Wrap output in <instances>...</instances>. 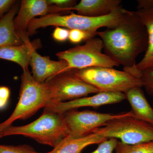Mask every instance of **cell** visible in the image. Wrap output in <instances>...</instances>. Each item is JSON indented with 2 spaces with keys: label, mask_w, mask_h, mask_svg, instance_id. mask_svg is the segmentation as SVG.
Segmentation results:
<instances>
[{
  "label": "cell",
  "mask_w": 153,
  "mask_h": 153,
  "mask_svg": "<svg viewBox=\"0 0 153 153\" xmlns=\"http://www.w3.org/2000/svg\"><path fill=\"white\" fill-rule=\"evenodd\" d=\"M103 43L105 54L123 66L124 71L141 78L136 60L148 47L146 29L136 12L126 10L116 25L97 32Z\"/></svg>",
  "instance_id": "1"
},
{
  "label": "cell",
  "mask_w": 153,
  "mask_h": 153,
  "mask_svg": "<svg viewBox=\"0 0 153 153\" xmlns=\"http://www.w3.org/2000/svg\"><path fill=\"white\" fill-rule=\"evenodd\" d=\"M13 135L23 136L55 148L68 136L64 114L44 108L41 116L33 122L5 129L0 133V138Z\"/></svg>",
  "instance_id": "2"
},
{
  "label": "cell",
  "mask_w": 153,
  "mask_h": 153,
  "mask_svg": "<svg viewBox=\"0 0 153 153\" xmlns=\"http://www.w3.org/2000/svg\"><path fill=\"white\" fill-rule=\"evenodd\" d=\"M21 80L19 101L10 117L0 123V133L15 121L27 119L52 102V92L48 83L36 81L29 68L23 70Z\"/></svg>",
  "instance_id": "3"
},
{
  "label": "cell",
  "mask_w": 153,
  "mask_h": 153,
  "mask_svg": "<svg viewBox=\"0 0 153 153\" xmlns=\"http://www.w3.org/2000/svg\"><path fill=\"white\" fill-rule=\"evenodd\" d=\"M125 10L121 7L107 16L100 17L85 16L73 13L65 16L49 14L32 20L28 25L27 32L29 36L33 35L39 28L54 26L70 30H81L96 36L100 28L110 27L116 25L122 18Z\"/></svg>",
  "instance_id": "4"
},
{
  "label": "cell",
  "mask_w": 153,
  "mask_h": 153,
  "mask_svg": "<svg viewBox=\"0 0 153 153\" xmlns=\"http://www.w3.org/2000/svg\"><path fill=\"white\" fill-rule=\"evenodd\" d=\"M73 70L76 78L92 85L100 92L125 94L134 88L143 87L140 78L124 70L102 67Z\"/></svg>",
  "instance_id": "5"
},
{
  "label": "cell",
  "mask_w": 153,
  "mask_h": 153,
  "mask_svg": "<svg viewBox=\"0 0 153 153\" xmlns=\"http://www.w3.org/2000/svg\"><path fill=\"white\" fill-rule=\"evenodd\" d=\"M103 48L101 38L94 37L86 41L84 45L57 52L56 55L59 59L65 60L68 63L66 71L90 67L113 68L120 66L109 56L102 53Z\"/></svg>",
  "instance_id": "6"
},
{
  "label": "cell",
  "mask_w": 153,
  "mask_h": 153,
  "mask_svg": "<svg viewBox=\"0 0 153 153\" xmlns=\"http://www.w3.org/2000/svg\"><path fill=\"white\" fill-rule=\"evenodd\" d=\"M93 131L126 144L153 141V126L133 116L111 120Z\"/></svg>",
  "instance_id": "7"
},
{
  "label": "cell",
  "mask_w": 153,
  "mask_h": 153,
  "mask_svg": "<svg viewBox=\"0 0 153 153\" xmlns=\"http://www.w3.org/2000/svg\"><path fill=\"white\" fill-rule=\"evenodd\" d=\"M64 114L68 130V136L66 138L68 139L80 137L91 133L111 120L125 117H134L131 111L114 114L74 109L69 111Z\"/></svg>",
  "instance_id": "8"
},
{
  "label": "cell",
  "mask_w": 153,
  "mask_h": 153,
  "mask_svg": "<svg viewBox=\"0 0 153 153\" xmlns=\"http://www.w3.org/2000/svg\"><path fill=\"white\" fill-rule=\"evenodd\" d=\"M46 82L52 92L51 103L71 101L100 92L92 85L76 78L73 69L52 76Z\"/></svg>",
  "instance_id": "9"
},
{
  "label": "cell",
  "mask_w": 153,
  "mask_h": 153,
  "mask_svg": "<svg viewBox=\"0 0 153 153\" xmlns=\"http://www.w3.org/2000/svg\"><path fill=\"white\" fill-rule=\"evenodd\" d=\"M59 8L50 5L47 0H23L17 16L14 19L15 30L24 43L31 42L27 29L30 22L38 16L57 14Z\"/></svg>",
  "instance_id": "10"
},
{
  "label": "cell",
  "mask_w": 153,
  "mask_h": 153,
  "mask_svg": "<svg viewBox=\"0 0 153 153\" xmlns=\"http://www.w3.org/2000/svg\"><path fill=\"white\" fill-rule=\"evenodd\" d=\"M126 99V95L124 93L99 92L88 97H84L71 101L50 103L44 108L54 112L64 114L69 111L83 107L96 108L119 103Z\"/></svg>",
  "instance_id": "11"
},
{
  "label": "cell",
  "mask_w": 153,
  "mask_h": 153,
  "mask_svg": "<svg viewBox=\"0 0 153 153\" xmlns=\"http://www.w3.org/2000/svg\"><path fill=\"white\" fill-rule=\"evenodd\" d=\"M29 65L32 69L33 78L39 83L67 71L68 63L64 60L55 61L48 56H42L34 49L31 54Z\"/></svg>",
  "instance_id": "12"
},
{
  "label": "cell",
  "mask_w": 153,
  "mask_h": 153,
  "mask_svg": "<svg viewBox=\"0 0 153 153\" xmlns=\"http://www.w3.org/2000/svg\"><path fill=\"white\" fill-rule=\"evenodd\" d=\"M121 0H81L70 9L75 10L80 16L100 17L107 16L120 9Z\"/></svg>",
  "instance_id": "13"
},
{
  "label": "cell",
  "mask_w": 153,
  "mask_h": 153,
  "mask_svg": "<svg viewBox=\"0 0 153 153\" xmlns=\"http://www.w3.org/2000/svg\"><path fill=\"white\" fill-rule=\"evenodd\" d=\"M126 99L131 107L134 117L153 126V108L149 103L141 88L136 87L125 93Z\"/></svg>",
  "instance_id": "14"
},
{
  "label": "cell",
  "mask_w": 153,
  "mask_h": 153,
  "mask_svg": "<svg viewBox=\"0 0 153 153\" xmlns=\"http://www.w3.org/2000/svg\"><path fill=\"white\" fill-rule=\"evenodd\" d=\"M40 47L38 42L25 43L21 45H9L0 47V59L19 64L23 70L28 69L30 57L34 49Z\"/></svg>",
  "instance_id": "15"
},
{
  "label": "cell",
  "mask_w": 153,
  "mask_h": 153,
  "mask_svg": "<svg viewBox=\"0 0 153 153\" xmlns=\"http://www.w3.org/2000/svg\"><path fill=\"white\" fill-rule=\"evenodd\" d=\"M146 29L148 34V47L144 56L137 63L138 71L142 73L153 69V9H138L136 11Z\"/></svg>",
  "instance_id": "16"
},
{
  "label": "cell",
  "mask_w": 153,
  "mask_h": 153,
  "mask_svg": "<svg viewBox=\"0 0 153 153\" xmlns=\"http://www.w3.org/2000/svg\"><path fill=\"white\" fill-rule=\"evenodd\" d=\"M108 139L96 132H93L80 137L65 138L50 152L46 153H81L88 146L100 144Z\"/></svg>",
  "instance_id": "17"
},
{
  "label": "cell",
  "mask_w": 153,
  "mask_h": 153,
  "mask_svg": "<svg viewBox=\"0 0 153 153\" xmlns=\"http://www.w3.org/2000/svg\"><path fill=\"white\" fill-rule=\"evenodd\" d=\"M19 6L16 3L10 10L0 18V47L25 44L15 30L14 19Z\"/></svg>",
  "instance_id": "18"
},
{
  "label": "cell",
  "mask_w": 153,
  "mask_h": 153,
  "mask_svg": "<svg viewBox=\"0 0 153 153\" xmlns=\"http://www.w3.org/2000/svg\"><path fill=\"white\" fill-rule=\"evenodd\" d=\"M115 153H153V141L128 145L118 141Z\"/></svg>",
  "instance_id": "19"
},
{
  "label": "cell",
  "mask_w": 153,
  "mask_h": 153,
  "mask_svg": "<svg viewBox=\"0 0 153 153\" xmlns=\"http://www.w3.org/2000/svg\"><path fill=\"white\" fill-rule=\"evenodd\" d=\"M0 153H42L36 151L28 145H5L0 144Z\"/></svg>",
  "instance_id": "20"
},
{
  "label": "cell",
  "mask_w": 153,
  "mask_h": 153,
  "mask_svg": "<svg viewBox=\"0 0 153 153\" xmlns=\"http://www.w3.org/2000/svg\"><path fill=\"white\" fill-rule=\"evenodd\" d=\"M117 139L115 138L108 139L99 144L98 146L90 153H113L117 145Z\"/></svg>",
  "instance_id": "21"
},
{
  "label": "cell",
  "mask_w": 153,
  "mask_h": 153,
  "mask_svg": "<svg viewBox=\"0 0 153 153\" xmlns=\"http://www.w3.org/2000/svg\"><path fill=\"white\" fill-rule=\"evenodd\" d=\"M95 36L84 31L78 30H69L68 39L71 43L77 44L82 41H87Z\"/></svg>",
  "instance_id": "22"
},
{
  "label": "cell",
  "mask_w": 153,
  "mask_h": 153,
  "mask_svg": "<svg viewBox=\"0 0 153 153\" xmlns=\"http://www.w3.org/2000/svg\"><path fill=\"white\" fill-rule=\"evenodd\" d=\"M140 79L147 93L153 95V69L143 72Z\"/></svg>",
  "instance_id": "23"
},
{
  "label": "cell",
  "mask_w": 153,
  "mask_h": 153,
  "mask_svg": "<svg viewBox=\"0 0 153 153\" xmlns=\"http://www.w3.org/2000/svg\"><path fill=\"white\" fill-rule=\"evenodd\" d=\"M47 1L50 5L60 8L61 12L69 11L70 8L76 5V1L72 0H48Z\"/></svg>",
  "instance_id": "24"
},
{
  "label": "cell",
  "mask_w": 153,
  "mask_h": 153,
  "mask_svg": "<svg viewBox=\"0 0 153 153\" xmlns=\"http://www.w3.org/2000/svg\"><path fill=\"white\" fill-rule=\"evenodd\" d=\"M10 96V90L9 87L0 85V111L5 109L8 104Z\"/></svg>",
  "instance_id": "25"
},
{
  "label": "cell",
  "mask_w": 153,
  "mask_h": 153,
  "mask_svg": "<svg viewBox=\"0 0 153 153\" xmlns=\"http://www.w3.org/2000/svg\"><path fill=\"white\" fill-rule=\"evenodd\" d=\"M69 33V30L57 27L53 32L52 36L56 41L63 42L68 39Z\"/></svg>",
  "instance_id": "26"
},
{
  "label": "cell",
  "mask_w": 153,
  "mask_h": 153,
  "mask_svg": "<svg viewBox=\"0 0 153 153\" xmlns=\"http://www.w3.org/2000/svg\"><path fill=\"white\" fill-rule=\"evenodd\" d=\"M16 1L14 0H0V18L10 10Z\"/></svg>",
  "instance_id": "27"
},
{
  "label": "cell",
  "mask_w": 153,
  "mask_h": 153,
  "mask_svg": "<svg viewBox=\"0 0 153 153\" xmlns=\"http://www.w3.org/2000/svg\"><path fill=\"white\" fill-rule=\"evenodd\" d=\"M137 10L141 9H153V0H138Z\"/></svg>",
  "instance_id": "28"
}]
</instances>
